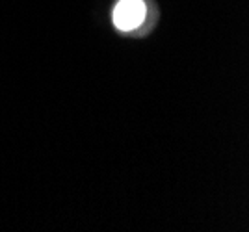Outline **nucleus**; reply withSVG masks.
<instances>
[{"instance_id":"nucleus-1","label":"nucleus","mask_w":249,"mask_h":232,"mask_svg":"<svg viewBox=\"0 0 249 232\" xmlns=\"http://www.w3.org/2000/svg\"><path fill=\"white\" fill-rule=\"evenodd\" d=\"M145 13L143 0H119L114 10V24L123 32H130L143 22Z\"/></svg>"}]
</instances>
